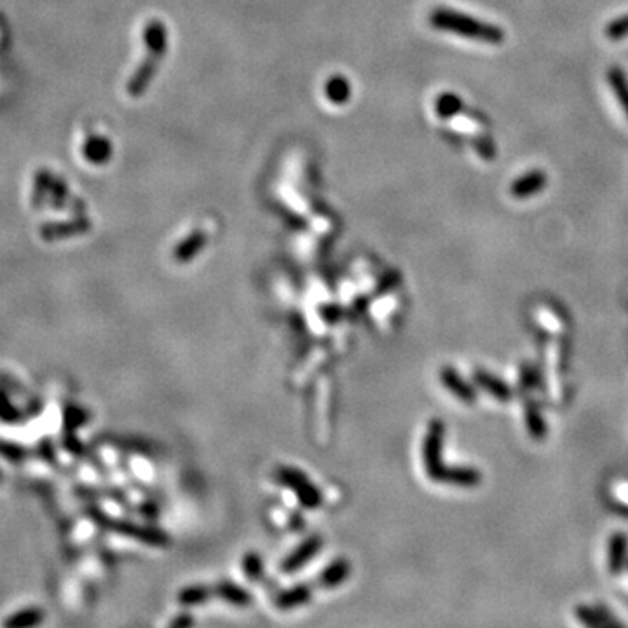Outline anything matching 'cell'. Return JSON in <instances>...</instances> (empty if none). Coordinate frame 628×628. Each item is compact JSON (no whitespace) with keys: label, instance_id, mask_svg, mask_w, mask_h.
<instances>
[{"label":"cell","instance_id":"cb8c5ba5","mask_svg":"<svg viewBox=\"0 0 628 628\" xmlns=\"http://www.w3.org/2000/svg\"><path fill=\"white\" fill-rule=\"evenodd\" d=\"M0 479H2V473H0Z\"/></svg>","mask_w":628,"mask_h":628},{"label":"cell","instance_id":"5b68a950","mask_svg":"<svg viewBox=\"0 0 628 628\" xmlns=\"http://www.w3.org/2000/svg\"><path fill=\"white\" fill-rule=\"evenodd\" d=\"M321 543L323 541L319 539L318 536L307 537V539L304 541L299 548H295V550H293L292 554L283 560V564H281V569H283V573L290 574V573H293V571L300 569L304 564L309 562V560L313 559L316 554H318V550L321 548Z\"/></svg>","mask_w":628,"mask_h":628},{"label":"cell","instance_id":"ffe728a7","mask_svg":"<svg viewBox=\"0 0 628 628\" xmlns=\"http://www.w3.org/2000/svg\"><path fill=\"white\" fill-rule=\"evenodd\" d=\"M527 423H529V430L532 431V435L536 438H541L543 436V423L539 421V413L536 411H529L527 413Z\"/></svg>","mask_w":628,"mask_h":628},{"label":"cell","instance_id":"7c38bea8","mask_svg":"<svg viewBox=\"0 0 628 628\" xmlns=\"http://www.w3.org/2000/svg\"><path fill=\"white\" fill-rule=\"evenodd\" d=\"M42 620H44V611H40V609L37 607H28L11 616L9 620L4 622V625L11 628H26V627L39 625Z\"/></svg>","mask_w":628,"mask_h":628},{"label":"cell","instance_id":"3957f363","mask_svg":"<svg viewBox=\"0 0 628 628\" xmlns=\"http://www.w3.org/2000/svg\"><path fill=\"white\" fill-rule=\"evenodd\" d=\"M278 479L295 492L300 505L304 508H311V510H313V508H318L321 505L323 501L321 492H319L318 489L311 484V480L307 479L302 472H299V469L283 466V468L278 469Z\"/></svg>","mask_w":628,"mask_h":628},{"label":"cell","instance_id":"7402d4cb","mask_svg":"<svg viewBox=\"0 0 628 628\" xmlns=\"http://www.w3.org/2000/svg\"><path fill=\"white\" fill-rule=\"evenodd\" d=\"M194 625V620L189 615H180L178 618L173 620L171 627H190Z\"/></svg>","mask_w":628,"mask_h":628},{"label":"cell","instance_id":"2e32d148","mask_svg":"<svg viewBox=\"0 0 628 628\" xmlns=\"http://www.w3.org/2000/svg\"><path fill=\"white\" fill-rule=\"evenodd\" d=\"M202 243H205V239H202L201 234L190 236L185 243H182L178 248H176V253H175L176 258H178V261H183V262L189 261V258H193L194 255L198 253L199 248L202 246Z\"/></svg>","mask_w":628,"mask_h":628},{"label":"cell","instance_id":"4fadbf2b","mask_svg":"<svg viewBox=\"0 0 628 628\" xmlns=\"http://www.w3.org/2000/svg\"><path fill=\"white\" fill-rule=\"evenodd\" d=\"M475 379H476V382L484 387V389H487V393L494 394V396L499 398V400H508V398L511 396L510 387H508L505 382L498 381V379L492 377V375H489V374H485V372H476Z\"/></svg>","mask_w":628,"mask_h":628},{"label":"cell","instance_id":"ac0fdd59","mask_svg":"<svg viewBox=\"0 0 628 628\" xmlns=\"http://www.w3.org/2000/svg\"><path fill=\"white\" fill-rule=\"evenodd\" d=\"M243 569L248 580H258L262 576V573H264V562H262L261 555L248 554L243 560Z\"/></svg>","mask_w":628,"mask_h":628},{"label":"cell","instance_id":"44dd1931","mask_svg":"<svg viewBox=\"0 0 628 628\" xmlns=\"http://www.w3.org/2000/svg\"><path fill=\"white\" fill-rule=\"evenodd\" d=\"M627 32H628V16L623 18V20L616 21V23H612L611 28H609V35L611 37H622L625 35Z\"/></svg>","mask_w":628,"mask_h":628},{"label":"cell","instance_id":"8fae6325","mask_svg":"<svg viewBox=\"0 0 628 628\" xmlns=\"http://www.w3.org/2000/svg\"><path fill=\"white\" fill-rule=\"evenodd\" d=\"M625 555L627 537L623 534H615L611 537V544H609V567H611L612 574H618L622 571L623 564H625Z\"/></svg>","mask_w":628,"mask_h":628},{"label":"cell","instance_id":"7a4b0ae2","mask_svg":"<svg viewBox=\"0 0 628 628\" xmlns=\"http://www.w3.org/2000/svg\"><path fill=\"white\" fill-rule=\"evenodd\" d=\"M431 23L440 30H445V32L456 33V35L461 37H468V39L482 40L485 44H499L505 39V33L498 26L487 25L484 21L450 9L435 11L431 14Z\"/></svg>","mask_w":628,"mask_h":628},{"label":"cell","instance_id":"277c9868","mask_svg":"<svg viewBox=\"0 0 628 628\" xmlns=\"http://www.w3.org/2000/svg\"><path fill=\"white\" fill-rule=\"evenodd\" d=\"M95 515V520L98 524L105 525L107 529H112V531L124 534V536H130L135 537V539H140L144 543L150 544V547H168L169 543V537L164 532L157 531V529H150V527H142V525H135L131 522H121V520H112V518L105 517L101 513H93Z\"/></svg>","mask_w":628,"mask_h":628},{"label":"cell","instance_id":"9a60e30c","mask_svg":"<svg viewBox=\"0 0 628 628\" xmlns=\"http://www.w3.org/2000/svg\"><path fill=\"white\" fill-rule=\"evenodd\" d=\"M212 592L206 586H187L178 593V603L182 605H199L210 599Z\"/></svg>","mask_w":628,"mask_h":628},{"label":"cell","instance_id":"d6986e66","mask_svg":"<svg viewBox=\"0 0 628 628\" xmlns=\"http://www.w3.org/2000/svg\"><path fill=\"white\" fill-rule=\"evenodd\" d=\"M461 107V101L457 100L456 96L452 95H447L442 96V100L438 101V114L440 115H450Z\"/></svg>","mask_w":628,"mask_h":628},{"label":"cell","instance_id":"6da1fadb","mask_svg":"<svg viewBox=\"0 0 628 628\" xmlns=\"http://www.w3.org/2000/svg\"><path fill=\"white\" fill-rule=\"evenodd\" d=\"M442 442L443 424L440 421H431L428 435L424 438V466L430 479L436 482H450L457 485H475L480 482V475L475 469L466 468H443L442 466Z\"/></svg>","mask_w":628,"mask_h":628},{"label":"cell","instance_id":"52a82bcc","mask_svg":"<svg viewBox=\"0 0 628 628\" xmlns=\"http://www.w3.org/2000/svg\"><path fill=\"white\" fill-rule=\"evenodd\" d=\"M349 571H351V564L344 559H338L336 562L330 564V566H326L325 571L319 574V585L323 588H333V586L341 585L349 576Z\"/></svg>","mask_w":628,"mask_h":628},{"label":"cell","instance_id":"ba28073f","mask_svg":"<svg viewBox=\"0 0 628 628\" xmlns=\"http://www.w3.org/2000/svg\"><path fill=\"white\" fill-rule=\"evenodd\" d=\"M311 599V588L306 585L293 586L290 590H285L283 593L276 597V605L280 609H292L306 604Z\"/></svg>","mask_w":628,"mask_h":628},{"label":"cell","instance_id":"e0dca14e","mask_svg":"<svg viewBox=\"0 0 628 628\" xmlns=\"http://www.w3.org/2000/svg\"><path fill=\"white\" fill-rule=\"evenodd\" d=\"M21 419V413L11 404L9 396L6 394V389H0V421L4 423H18Z\"/></svg>","mask_w":628,"mask_h":628},{"label":"cell","instance_id":"5bb4252c","mask_svg":"<svg viewBox=\"0 0 628 628\" xmlns=\"http://www.w3.org/2000/svg\"><path fill=\"white\" fill-rule=\"evenodd\" d=\"M609 84H611L612 91L616 93V96H618L620 105H622L628 118V82L622 70L611 69V72H609Z\"/></svg>","mask_w":628,"mask_h":628},{"label":"cell","instance_id":"603a6c76","mask_svg":"<svg viewBox=\"0 0 628 628\" xmlns=\"http://www.w3.org/2000/svg\"><path fill=\"white\" fill-rule=\"evenodd\" d=\"M14 386H16V382L9 381V379H6V377H2V375H0V387L7 389V387H14Z\"/></svg>","mask_w":628,"mask_h":628},{"label":"cell","instance_id":"30bf717a","mask_svg":"<svg viewBox=\"0 0 628 628\" xmlns=\"http://www.w3.org/2000/svg\"><path fill=\"white\" fill-rule=\"evenodd\" d=\"M442 382L447 387H449V389L452 391V393L456 394V396H459L461 400L472 401L473 398H475V394H473L472 387L466 384L464 381H461V377L456 374V370H454V368H443V370H442Z\"/></svg>","mask_w":628,"mask_h":628},{"label":"cell","instance_id":"8992f818","mask_svg":"<svg viewBox=\"0 0 628 628\" xmlns=\"http://www.w3.org/2000/svg\"><path fill=\"white\" fill-rule=\"evenodd\" d=\"M547 185V176L541 171H529L522 175L520 178L515 180L511 185V195L518 199L531 198V195L539 193Z\"/></svg>","mask_w":628,"mask_h":628},{"label":"cell","instance_id":"9c48e42d","mask_svg":"<svg viewBox=\"0 0 628 628\" xmlns=\"http://www.w3.org/2000/svg\"><path fill=\"white\" fill-rule=\"evenodd\" d=\"M217 595L222 597L224 600H227L229 604H234L239 605V607H244L251 603V595L246 592V590L241 588V586L234 585L231 581H224L217 586Z\"/></svg>","mask_w":628,"mask_h":628}]
</instances>
